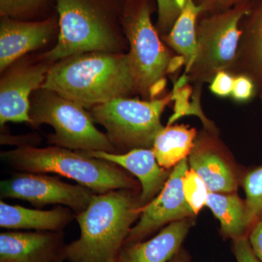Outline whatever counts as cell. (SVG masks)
Here are the masks:
<instances>
[{"label":"cell","mask_w":262,"mask_h":262,"mask_svg":"<svg viewBox=\"0 0 262 262\" xmlns=\"http://www.w3.org/2000/svg\"><path fill=\"white\" fill-rule=\"evenodd\" d=\"M41 89L90 108L135 94L127 53L88 52L51 64Z\"/></svg>","instance_id":"obj_1"},{"label":"cell","mask_w":262,"mask_h":262,"mask_svg":"<svg viewBox=\"0 0 262 262\" xmlns=\"http://www.w3.org/2000/svg\"><path fill=\"white\" fill-rule=\"evenodd\" d=\"M58 41L39 59L53 64L88 53H125L128 44L122 26L124 0H56Z\"/></svg>","instance_id":"obj_2"},{"label":"cell","mask_w":262,"mask_h":262,"mask_svg":"<svg viewBox=\"0 0 262 262\" xmlns=\"http://www.w3.org/2000/svg\"><path fill=\"white\" fill-rule=\"evenodd\" d=\"M131 189L94 194L87 208L75 215L78 239L67 245L68 262H111L116 259L134 222L141 215L139 198Z\"/></svg>","instance_id":"obj_3"},{"label":"cell","mask_w":262,"mask_h":262,"mask_svg":"<svg viewBox=\"0 0 262 262\" xmlns=\"http://www.w3.org/2000/svg\"><path fill=\"white\" fill-rule=\"evenodd\" d=\"M1 158L18 171L58 174L89 188L95 194L136 187V182L125 169L77 150L23 145L2 151Z\"/></svg>","instance_id":"obj_4"},{"label":"cell","mask_w":262,"mask_h":262,"mask_svg":"<svg viewBox=\"0 0 262 262\" xmlns=\"http://www.w3.org/2000/svg\"><path fill=\"white\" fill-rule=\"evenodd\" d=\"M157 0H124L122 26L128 44L129 61L135 94L144 100L157 98L166 86L174 57L160 39L151 21Z\"/></svg>","instance_id":"obj_5"},{"label":"cell","mask_w":262,"mask_h":262,"mask_svg":"<svg viewBox=\"0 0 262 262\" xmlns=\"http://www.w3.org/2000/svg\"><path fill=\"white\" fill-rule=\"evenodd\" d=\"M32 126L51 125L55 132L48 144L77 151L117 152L106 134L94 125L89 111L82 105L51 90L39 89L31 96Z\"/></svg>","instance_id":"obj_6"},{"label":"cell","mask_w":262,"mask_h":262,"mask_svg":"<svg viewBox=\"0 0 262 262\" xmlns=\"http://www.w3.org/2000/svg\"><path fill=\"white\" fill-rule=\"evenodd\" d=\"M251 11L250 3H244L199 18L195 56L185 72L188 81L198 84L211 83L221 71L231 72L237 59L241 22Z\"/></svg>","instance_id":"obj_7"},{"label":"cell","mask_w":262,"mask_h":262,"mask_svg":"<svg viewBox=\"0 0 262 262\" xmlns=\"http://www.w3.org/2000/svg\"><path fill=\"white\" fill-rule=\"evenodd\" d=\"M172 101V92L152 100L120 98L93 106L89 112L94 122L104 127L117 151L152 149L155 138L164 127L162 114Z\"/></svg>","instance_id":"obj_8"},{"label":"cell","mask_w":262,"mask_h":262,"mask_svg":"<svg viewBox=\"0 0 262 262\" xmlns=\"http://www.w3.org/2000/svg\"><path fill=\"white\" fill-rule=\"evenodd\" d=\"M94 194L80 184H68L47 173L20 172L0 183L2 198L21 200L37 207L62 205L75 215L87 208Z\"/></svg>","instance_id":"obj_9"},{"label":"cell","mask_w":262,"mask_h":262,"mask_svg":"<svg viewBox=\"0 0 262 262\" xmlns=\"http://www.w3.org/2000/svg\"><path fill=\"white\" fill-rule=\"evenodd\" d=\"M188 170L187 158L174 167L159 194L141 207L139 222L131 228L124 246L141 241L167 224L196 215L183 190V177Z\"/></svg>","instance_id":"obj_10"},{"label":"cell","mask_w":262,"mask_h":262,"mask_svg":"<svg viewBox=\"0 0 262 262\" xmlns=\"http://www.w3.org/2000/svg\"><path fill=\"white\" fill-rule=\"evenodd\" d=\"M51 66L43 61L39 63H18L10 66L3 72L0 80L1 126L9 122L32 125L29 115L31 96L42 87Z\"/></svg>","instance_id":"obj_11"},{"label":"cell","mask_w":262,"mask_h":262,"mask_svg":"<svg viewBox=\"0 0 262 262\" xmlns=\"http://www.w3.org/2000/svg\"><path fill=\"white\" fill-rule=\"evenodd\" d=\"M58 28V19L50 17L38 21L1 17L0 72H4L20 57L47 44Z\"/></svg>","instance_id":"obj_12"},{"label":"cell","mask_w":262,"mask_h":262,"mask_svg":"<svg viewBox=\"0 0 262 262\" xmlns=\"http://www.w3.org/2000/svg\"><path fill=\"white\" fill-rule=\"evenodd\" d=\"M61 232L10 231L0 234V262H64Z\"/></svg>","instance_id":"obj_13"},{"label":"cell","mask_w":262,"mask_h":262,"mask_svg":"<svg viewBox=\"0 0 262 262\" xmlns=\"http://www.w3.org/2000/svg\"><path fill=\"white\" fill-rule=\"evenodd\" d=\"M84 154L116 164L135 176L141 183L139 201L145 206L158 195L168 180V170L160 166L152 149L140 148L126 153L103 151H81Z\"/></svg>","instance_id":"obj_14"},{"label":"cell","mask_w":262,"mask_h":262,"mask_svg":"<svg viewBox=\"0 0 262 262\" xmlns=\"http://www.w3.org/2000/svg\"><path fill=\"white\" fill-rule=\"evenodd\" d=\"M194 221L191 218L176 221L149 241L125 245L117 262H168L179 253Z\"/></svg>","instance_id":"obj_15"},{"label":"cell","mask_w":262,"mask_h":262,"mask_svg":"<svg viewBox=\"0 0 262 262\" xmlns=\"http://www.w3.org/2000/svg\"><path fill=\"white\" fill-rule=\"evenodd\" d=\"M214 145L208 138L195 140L189 156V166L203 179L209 192L233 193L237 189L235 177Z\"/></svg>","instance_id":"obj_16"},{"label":"cell","mask_w":262,"mask_h":262,"mask_svg":"<svg viewBox=\"0 0 262 262\" xmlns=\"http://www.w3.org/2000/svg\"><path fill=\"white\" fill-rule=\"evenodd\" d=\"M70 208L58 206L52 210H35L0 202V227L41 232H61L75 218Z\"/></svg>","instance_id":"obj_17"},{"label":"cell","mask_w":262,"mask_h":262,"mask_svg":"<svg viewBox=\"0 0 262 262\" xmlns=\"http://www.w3.org/2000/svg\"><path fill=\"white\" fill-rule=\"evenodd\" d=\"M247 23L242 29L237 59L230 73L262 75V5L254 13L248 15Z\"/></svg>","instance_id":"obj_18"},{"label":"cell","mask_w":262,"mask_h":262,"mask_svg":"<svg viewBox=\"0 0 262 262\" xmlns=\"http://www.w3.org/2000/svg\"><path fill=\"white\" fill-rule=\"evenodd\" d=\"M196 130L184 125H168L158 133L152 149L163 168H174L190 155L194 146Z\"/></svg>","instance_id":"obj_19"},{"label":"cell","mask_w":262,"mask_h":262,"mask_svg":"<svg viewBox=\"0 0 262 262\" xmlns=\"http://www.w3.org/2000/svg\"><path fill=\"white\" fill-rule=\"evenodd\" d=\"M203 14L201 7L193 0H187L173 28L167 35L162 37L167 46L183 57L185 61V72L190 68L195 56L196 27L200 17Z\"/></svg>","instance_id":"obj_20"},{"label":"cell","mask_w":262,"mask_h":262,"mask_svg":"<svg viewBox=\"0 0 262 262\" xmlns=\"http://www.w3.org/2000/svg\"><path fill=\"white\" fill-rule=\"evenodd\" d=\"M206 206L220 221L225 235L234 239L244 237L250 225L246 203L238 196L231 193L209 192Z\"/></svg>","instance_id":"obj_21"},{"label":"cell","mask_w":262,"mask_h":262,"mask_svg":"<svg viewBox=\"0 0 262 262\" xmlns=\"http://www.w3.org/2000/svg\"><path fill=\"white\" fill-rule=\"evenodd\" d=\"M244 188L248 221L251 225L262 220V167L247 174L244 180Z\"/></svg>","instance_id":"obj_22"},{"label":"cell","mask_w":262,"mask_h":262,"mask_svg":"<svg viewBox=\"0 0 262 262\" xmlns=\"http://www.w3.org/2000/svg\"><path fill=\"white\" fill-rule=\"evenodd\" d=\"M51 0H0L1 17L27 20L44 9Z\"/></svg>","instance_id":"obj_23"},{"label":"cell","mask_w":262,"mask_h":262,"mask_svg":"<svg viewBox=\"0 0 262 262\" xmlns=\"http://www.w3.org/2000/svg\"><path fill=\"white\" fill-rule=\"evenodd\" d=\"M183 190L188 204L194 214L198 215L206 205L209 190L203 179L192 169H189L183 177Z\"/></svg>","instance_id":"obj_24"},{"label":"cell","mask_w":262,"mask_h":262,"mask_svg":"<svg viewBox=\"0 0 262 262\" xmlns=\"http://www.w3.org/2000/svg\"><path fill=\"white\" fill-rule=\"evenodd\" d=\"M187 0H157L158 19L157 30L162 37L167 35L173 28Z\"/></svg>","instance_id":"obj_25"},{"label":"cell","mask_w":262,"mask_h":262,"mask_svg":"<svg viewBox=\"0 0 262 262\" xmlns=\"http://www.w3.org/2000/svg\"><path fill=\"white\" fill-rule=\"evenodd\" d=\"M255 93L254 82L251 77L245 75H236L234 77L232 96L238 102H244L251 99Z\"/></svg>","instance_id":"obj_26"},{"label":"cell","mask_w":262,"mask_h":262,"mask_svg":"<svg viewBox=\"0 0 262 262\" xmlns=\"http://www.w3.org/2000/svg\"><path fill=\"white\" fill-rule=\"evenodd\" d=\"M234 75L227 71H221L210 83V91L219 97H227L232 94Z\"/></svg>","instance_id":"obj_27"},{"label":"cell","mask_w":262,"mask_h":262,"mask_svg":"<svg viewBox=\"0 0 262 262\" xmlns=\"http://www.w3.org/2000/svg\"><path fill=\"white\" fill-rule=\"evenodd\" d=\"M193 1L203 9V15L224 11V10L230 9L236 5L250 3V0H193Z\"/></svg>","instance_id":"obj_28"},{"label":"cell","mask_w":262,"mask_h":262,"mask_svg":"<svg viewBox=\"0 0 262 262\" xmlns=\"http://www.w3.org/2000/svg\"><path fill=\"white\" fill-rule=\"evenodd\" d=\"M234 251L237 262H260L246 237L234 239Z\"/></svg>","instance_id":"obj_29"},{"label":"cell","mask_w":262,"mask_h":262,"mask_svg":"<svg viewBox=\"0 0 262 262\" xmlns=\"http://www.w3.org/2000/svg\"><path fill=\"white\" fill-rule=\"evenodd\" d=\"M249 243L253 253L262 262V220L258 221L250 234Z\"/></svg>","instance_id":"obj_30"},{"label":"cell","mask_w":262,"mask_h":262,"mask_svg":"<svg viewBox=\"0 0 262 262\" xmlns=\"http://www.w3.org/2000/svg\"><path fill=\"white\" fill-rule=\"evenodd\" d=\"M170 262H189V258L184 253H177Z\"/></svg>","instance_id":"obj_31"},{"label":"cell","mask_w":262,"mask_h":262,"mask_svg":"<svg viewBox=\"0 0 262 262\" xmlns=\"http://www.w3.org/2000/svg\"><path fill=\"white\" fill-rule=\"evenodd\" d=\"M111 262H117L116 260H113V261H112Z\"/></svg>","instance_id":"obj_32"}]
</instances>
